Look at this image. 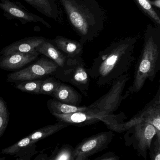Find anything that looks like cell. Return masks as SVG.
<instances>
[{"label": "cell", "mask_w": 160, "mask_h": 160, "mask_svg": "<svg viewBox=\"0 0 160 160\" xmlns=\"http://www.w3.org/2000/svg\"><path fill=\"white\" fill-rule=\"evenodd\" d=\"M68 126H69L68 124L59 121L56 124L49 125L36 130L28 135V136L32 141L36 143L58 132Z\"/></svg>", "instance_id": "d6986e66"}, {"label": "cell", "mask_w": 160, "mask_h": 160, "mask_svg": "<svg viewBox=\"0 0 160 160\" xmlns=\"http://www.w3.org/2000/svg\"><path fill=\"white\" fill-rule=\"evenodd\" d=\"M34 143V142L32 141L28 136L14 144L13 145L3 149L1 153L7 155H13Z\"/></svg>", "instance_id": "7402d4cb"}, {"label": "cell", "mask_w": 160, "mask_h": 160, "mask_svg": "<svg viewBox=\"0 0 160 160\" xmlns=\"http://www.w3.org/2000/svg\"><path fill=\"white\" fill-rule=\"evenodd\" d=\"M40 160H47V159H46V158H42V157H41V158H40Z\"/></svg>", "instance_id": "f1b7e54d"}, {"label": "cell", "mask_w": 160, "mask_h": 160, "mask_svg": "<svg viewBox=\"0 0 160 160\" xmlns=\"http://www.w3.org/2000/svg\"><path fill=\"white\" fill-rule=\"evenodd\" d=\"M151 5L155 8L160 9V0H150Z\"/></svg>", "instance_id": "83f0119b"}, {"label": "cell", "mask_w": 160, "mask_h": 160, "mask_svg": "<svg viewBox=\"0 0 160 160\" xmlns=\"http://www.w3.org/2000/svg\"><path fill=\"white\" fill-rule=\"evenodd\" d=\"M16 160H23V159H21V158H18V159H16Z\"/></svg>", "instance_id": "4dcf8cb0"}, {"label": "cell", "mask_w": 160, "mask_h": 160, "mask_svg": "<svg viewBox=\"0 0 160 160\" xmlns=\"http://www.w3.org/2000/svg\"><path fill=\"white\" fill-rule=\"evenodd\" d=\"M0 35H1V33H0Z\"/></svg>", "instance_id": "836d02e7"}, {"label": "cell", "mask_w": 160, "mask_h": 160, "mask_svg": "<svg viewBox=\"0 0 160 160\" xmlns=\"http://www.w3.org/2000/svg\"><path fill=\"white\" fill-rule=\"evenodd\" d=\"M51 41L67 58L72 59L82 56L84 44L80 41L72 40L61 36H57Z\"/></svg>", "instance_id": "5bb4252c"}, {"label": "cell", "mask_w": 160, "mask_h": 160, "mask_svg": "<svg viewBox=\"0 0 160 160\" xmlns=\"http://www.w3.org/2000/svg\"><path fill=\"white\" fill-rule=\"evenodd\" d=\"M129 79V74L127 73L115 80L111 84V87L110 90L87 106L88 107L108 113H113L117 111L122 101L125 99L123 93Z\"/></svg>", "instance_id": "8992f818"}, {"label": "cell", "mask_w": 160, "mask_h": 160, "mask_svg": "<svg viewBox=\"0 0 160 160\" xmlns=\"http://www.w3.org/2000/svg\"><path fill=\"white\" fill-rule=\"evenodd\" d=\"M9 119V112L6 102L0 96V138L7 127Z\"/></svg>", "instance_id": "603a6c76"}, {"label": "cell", "mask_w": 160, "mask_h": 160, "mask_svg": "<svg viewBox=\"0 0 160 160\" xmlns=\"http://www.w3.org/2000/svg\"><path fill=\"white\" fill-rule=\"evenodd\" d=\"M39 53L43 54L55 63L58 67L63 68L67 60V57L61 52L51 41L47 39L35 49Z\"/></svg>", "instance_id": "e0dca14e"}, {"label": "cell", "mask_w": 160, "mask_h": 160, "mask_svg": "<svg viewBox=\"0 0 160 160\" xmlns=\"http://www.w3.org/2000/svg\"><path fill=\"white\" fill-rule=\"evenodd\" d=\"M47 40L43 37H30L11 43L3 48L0 52L2 55L14 53H27L34 51L38 47Z\"/></svg>", "instance_id": "4fadbf2b"}, {"label": "cell", "mask_w": 160, "mask_h": 160, "mask_svg": "<svg viewBox=\"0 0 160 160\" xmlns=\"http://www.w3.org/2000/svg\"><path fill=\"white\" fill-rule=\"evenodd\" d=\"M0 8L8 19H17L22 24L40 23L49 28L51 26L44 19L29 11L20 3L12 0H0Z\"/></svg>", "instance_id": "30bf717a"}, {"label": "cell", "mask_w": 160, "mask_h": 160, "mask_svg": "<svg viewBox=\"0 0 160 160\" xmlns=\"http://www.w3.org/2000/svg\"><path fill=\"white\" fill-rule=\"evenodd\" d=\"M91 160L89 159V158H88V159H86V160Z\"/></svg>", "instance_id": "1f68e13d"}, {"label": "cell", "mask_w": 160, "mask_h": 160, "mask_svg": "<svg viewBox=\"0 0 160 160\" xmlns=\"http://www.w3.org/2000/svg\"><path fill=\"white\" fill-rule=\"evenodd\" d=\"M39 55L36 51L27 53H14L0 57V68L12 71L21 68L34 61Z\"/></svg>", "instance_id": "7c38bea8"}, {"label": "cell", "mask_w": 160, "mask_h": 160, "mask_svg": "<svg viewBox=\"0 0 160 160\" xmlns=\"http://www.w3.org/2000/svg\"><path fill=\"white\" fill-rule=\"evenodd\" d=\"M43 80H34L18 83L15 88L23 92L39 95L40 87Z\"/></svg>", "instance_id": "44dd1931"}, {"label": "cell", "mask_w": 160, "mask_h": 160, "mask_svg": "<svg viewBox=\"0 0 160 160\" xmlns=\"http://www.w3.org/2000/svg\"><path fill=\"white\" fill-rule=\"evenodd\" d=\"M160 69V26L147 24L144 33V44L135 66L132 84L124 94L126 99L139 92L147 80L153 82Z\"/></svg>", "instance_id": "3957f363"}, {"label": "cell", "mask_w": 160, "mask_h": 160, "mask_svg": "<svg viewBox=\"0 0 160 160\" xmlns=\"http://www.w3.org/2000/svg\"><path fill=\"white\" fill-rule=\"evenodd\" d=\"M146 122L153 125L160 133V88L152 100L143 109L127 122L122 124L124 132L127 130L133 125Z\"/></svg>", "instance_id": "8fae6325"}, {"label": "cell", "mask_w": 160, "mask_h": 160, "mask_svg": "<svg viewBox=\"0 0 160 160\" xmlns=\"http://www.w3.org/2000/svg\"><path fill=\"white\" fill-rule=\"evenodd\" d=\"M58 68V66L53 61L42 57L26 68L8 74L7 82H24L37 79L50 75H54Z\"/></svg>", "instance_id": "9c48e42d"}, {"label": "cell", "mask_w": 160, "mask_h": 160, "mask_svg": "<svg viewBox=\"0 0 160 160\" xmlns=\"http://www.w3.org/2000/svg\"><path fill=\"white\" fill-rule=\"evenodd\" d=\"M126 131V134L130 135V137H125V140H130L129 142L133 145L137 153L147 160V150L150 148L154 137L157 135L160 137V133L153 125L146 122L137 123Z\"/></svg>", "instance_id": "52a82bcc"}, {"label": "cell", "mask_w": 160, "mask_h": 160, "mask_svg": "<svg viewBox=\"0 0 160 160\" xmlns=\"http://www.w3.org/2000/svg\"><path fill=\"white\" fill-rule=\"evenodd\" d=\"M61 82L54 78H49L43 80L39 94L51 96Z\"/></svg>", "instance_id": "cb8c5ba5"}, {"label": "cell", "mask_w": 160, "mask_h": 160, "mask_svg": "<svg viewBox=\"0 0 160 160\" xmlns=\"http://www.w3.org/2000/svg\"><path fill=\"white\" fill-rule=\"evenodd\" d=\"M149 149L150 160H160V137L156 135Z\"/></svg>", "instance_id": "484cf974"}, {"label": "cell", "mask_w": 160, "mask_h": 160, "mask_svg": "<svg viewBox=\"0 0 160 160\" xmlns=\"http://www.w3.org/2000/svg\"><path fill=\"white\" fill-rule=\"evenodd\" d=\"M87 1H90V0H87Z\"/></svg>", "instance_id": "d6a6232c"}, {"label": "cell", "mask_w": 160, "mask_h": 160, "mask_svg": "<svg viewBox=\"0 0 160 160\" xmlns=\"http://www.w3.org/2000/svg\"><path fill=\"white\" fill-rule=\"evenodd\" d=\"M94 160H120V158L115 153L109 152Z\"/></svg>", "instance_id": "4316f807"}, {"label": "cell", "mask_w": 160, "mask_h": 160, "mask_svg": "<svg viewBox=\"0 0 160 160\" xmlns=\"http://www.w3.org/2000/svg\"><path fill=\"white\" fill-rule=\"evenodd\" d=\"M40 158H37V159H35V160H40Z\"/></svg>", "instance_id": "f546056e"}, {"label": "cell", "mask_w": 160, "mask_h": 160, "mask_svg": "<svg viewBox=\"0 0 160 160\" xmlns=\"http://www.w3.org/2000/svg\"><path fill=\"white\" fill-rule=\"evenodd\" d=\"M139 36L128 37L114 41L99 52L92 66L87 68L90 78L99 86L110 85L127 74L135 61Z\"/></svg>", "instance_id": "6da1fadb"}, {"label": "cell", "mask_w": 160, "mask_h": 160, "mask_svg": "<svg viewBox=\"0 0 160 160\" xmlns=\"http://www.w3.org/2000/svg\"><path fill=\"white\" fill-rule=\"evenodd\" d=\"M54 76L60 81L74 86L88 97L90 78L82 56L67 58L64 67L58 68Z\"/></svg>", "instance_id": "5b68a950"}, {"label": "cell", "mask_w": 160, "mask_h": 160, "mask_svg": "<svg viewBox=\"0 0 160 160\" xmlns=\"http://www.w3.org/2000/svg\"><path fill=\"white\" fill-rule=\"evenodd\" d=\"M42 15L60 22V13L56 0H23Z\"/></svg>", "instance_id": "2e32d148"}, {"label": "cell", "mask_w": 160, "mask_h": 160, "mask_svg": "<svg viewBox=\"0 0 160 160\" xmlns=\"http://www.w3.org/2000/svg\"><path fill=\"white\" fill-rule=\"evenodd\" d=\"M81 42H92L104 30L105 15L96 0H58Z\"/></svg>", "instance_id": "7a4b0ae2"}, {"label": "cell", "mask_w": 160, "mask_h": 160, "mask_svg": "<svg viewBox=\"0 0 160 160\" xmlns=\"http://www.w3.org/2000/svg\"><path fill=\"white\" fill-rule=\"evenodd\" d=\"M52 115L60 122L66 123L69 126L72 125L76 127H85L102 121L109 129L119 133L124 132L122 124L125 122L124 120L126 118L123 112L114 114L89 108L85 112L67 114Z\"/></svg>", "instance_id": "277c9868"}, {"label": "cell", "mask_w": 160, "mask_h": 160, "mask_svg": "<svg viewBox=\"0 0 160 160\" xmlns=\"http://www.w3.org/2000/svg\"><path fill=\"white\" fill-rule=\"evenodd\" d=\"M54 99L66 104L80 106L82 95L72 87L61 82L52 95Z\"/></svg>", "instance_id": "9a60e30c"}, {"label": "cell", "mask_w": 160, "mask_h": 160, "mask_svg": "<svg viewBox=\"0 0 160 160\" xmlns=\"http://www.w3.org/2000/svg\"><path fill=\"white\" fill-rule=\"evenodd\" d=\"M111 131L100 132L85 138L73 148V160H85L104 150L113 139Z\"/></svg>", "instance_id": "ba28073f"}, {"label": "cell", "mask_w": 160, "mask_h": 160, "mask_svg": "<svg viewBox=\"0 0 160 160\" xmlns=\"http://www.w3.org/2000/svg\"><path fill=\"white\" fill-rule=\"evenodd\" d=\"M73 148L69 145L62 147L50 160H73Z\"/></svg>", "instance_id": "d4e9b609"}, {"label": "cell", "mask_w": 160, "mask_h": 160, "mask_svg": "<svg viewBox=\"0 0 160 160\" xmlns=\"http://www.w3.org/2000/svg\"><path fill=\"white\" fill-rule=\"evenodd\" d=\"M47 106L52 114H67L79 112H85L89 109L87 106H78L70 105L58 101L54 99L49 100L47 102Z\"/></svg>", "instance_id": "ac0fdd59"}, {"label": "cell", "mask_w": 160, "mask_h": 160, "mask_svg": "<svg viewBox=\"0 0 160 160\" xmlns=\"http://www.w3.org/2000/svg\"><path fill=\"white\" fill-rule=\"evenodd\" d=\"M139 9L147 16L156 26H160V12L154 8L150 0H133Z\"/></svg>", "instance_id": "ffe728a7"}]
</instances>
